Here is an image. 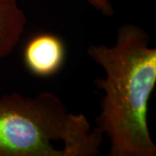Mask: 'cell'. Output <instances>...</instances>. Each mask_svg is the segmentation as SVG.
I'll list each match as a JSON object with an SVG mask.
<instances>
[{"mask_svg": "<svg viewBox=\"0 0 156 156\" xmlns=\"http://www.w3.org/2000/svg\"><path fill=\"white\" fill-rule=\"evenodd\" d=\"M104 134L55 94L0 96V156H95Z\"/></svg>", "mask_w": 156, "mask_h": 156, "instance_id": "cell-2", "label": "cell"}, {"mask_svg": "<svg viewBox=\"0 0 156 156\" xmlns=\"http://www.w3.org/2000/svg\"><path fill=\"white\" fill-rule=\"evenodd\" d=\"M90 5L94 7L101 14L111 17L114 15V8L109 0H87Z\"/></svg>", "mask_w": 156, "mask_h": 156, "instance_id": "cell-5", "label": "cell"}, {"mask_svg": "<svg viewBox=\"0 0 156 156\" xmlns=\"http://www.w3.org/2000/svg\"><path fill=\"white\" fill-rule=\"evenodd\" d=\"M87 53L105 71L95 82L104 92L96 127L109 140V156H155L147 122L156 85V49L142 28L125 24L113 46L91 45Z\"/></svg>", "mask_w": 156, "mask_h": 156, "instance_id": "cell-1", "label": "cell"}, {"mask_svg": "<svg viewBox=\"0 0 156 156\" xmlns=\"http://www.w3.org/2000/svg\"><path fill=\"white\" fill-rule=\"evenodd\" d=\"M66 57L62 39L51 33H39L27 42L23 62L30 72L38 77H50L61 70Z\"/></svg>", "mask_w": 156, "mask_h": 156, "instance_id": "cell-3", "label": "cell"}, {"mask_svg": "<svg viewBox=\"0 0 156 156\" xmlns=\"http://www.w3.org/2000/svg\"><path fill=\"white\" fill-rule=\"evenodd\" d=\"M26 23V15L17 0H0V59L15 50Z\"/></svg>", "mask_w": 156, "mask_h": 156, "instance_id": "cell-4", "label": "cell"}]
</instances>
